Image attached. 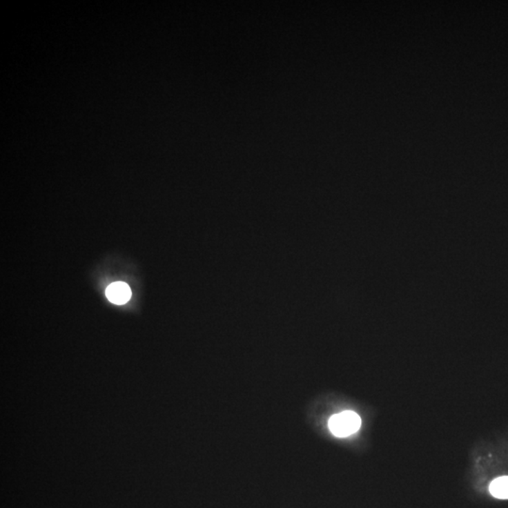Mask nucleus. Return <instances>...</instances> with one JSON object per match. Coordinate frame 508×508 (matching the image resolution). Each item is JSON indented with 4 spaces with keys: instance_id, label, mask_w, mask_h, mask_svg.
<instances>
[{
    "instance_id": "nucleus-1",
    "label": "nucleus",
    "mask_w": 508,
    "mask_h": 508,
    "mask_svg": "<svg viewBox=\"0 0 508 508\" xmlns=\"http://www.w3.org/2000/svg\"><path fill=\"white\" fill-rule=\"evenodd\" d=\"M361 424V418L357 413L346 411L334 414L329 421V429L334 436L344 438L355 434Z\"/></svg>"
},
{
    "instance_id": "nucleus-2",
    "label": "nucleus",
    "mask_w": 508,
    "mask_h": 508,
    "mask_svg": "<svg viewBox=\"0 0 508 508\" xmlns=\"http://www.w3.org/2000/svg\"><path fill=\"white\" fill-rule=\"evenodd\" d=\"M106 295L110 302L114 304H126L131 297V289L124 282H114L108 287Z\"/></svg>"
},
{
    "instance_id": "nucleus-3",
    "label": "nucleus",
    "mask_w": 508,
    "mask_h": 508,
    "mask_svg": "<svg viewBox=\"0 0 508 508\" xmlns=\"http://www.w3.org/2000/svg\"><path fill=\"white\" fill-rule=\"evenodd\" d=\"M489 492L495 498L508 500V476L494 479L489 485Z\"/></svg>"
}]
</instances>
